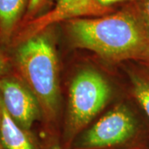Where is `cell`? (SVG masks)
Instances as JSON below:
<instances>
[{"mask_svg":"<svg viewBox=\"0 0 149 149\" xmlns=\"http://www.w3.org/2000/svg\"><path fill=\"white\" fill-rule=\"evenodd\" d=\"M133 95L149 118V79L143 76L133 77Z\"/></svg>","mask_w":149,"mask_h":149,"instance_id":"obj_9","label":"cell"},{"mask_svg":"<svg viewBox=\"0 0 149 149\" xmlns=\"http://www.w3.org/2000/svg\"><path fill=\"white\" fill-rule=\"evenodd\" d=\"M111 88L98 71L83 70L74 76L69 93L67 134L73 138L81 132L105 107Z\"/></svg>","mask_w":149,"mask_h":149,"instance_id":"obj_3","label":"cell"},{"mask_svg":"<svg viewBox=\"0 0 149 149\" xmlns=\"http://www.w3.org/2000/svg\"><path fill=\"white\" fill-rule=\"evenodd\" d=\"M110 11V8L100 5L97 0H57L52 10L23 23L17 33L36 34L60 22L85 17H101Z\"/></svg>","mask_w":149,"mask_h":149,"instance_id":"obj_6","label":"cell"},{"mask_svg":"<svg viewBox=\"0 0 149 149\" xmlns=\"http://www.w3.org/2000/svg\"><path fill=\"white\" fill-rule=\"evenodd\" d=\"M30 0H0V45L5 52L20 28Z\"/></svg>","mask_w":149,"mask_h":149,"instance_id":"obj_7","label":"cell"},{"mask_svg":"<svg viewBox=\"0 0 149 149\" xmlns=\"http://www.w3.org/2000/svg\"><path fill=\"white\" fill-rule=\"evenodd\" d=\"M0 149H4L3 147V145H2V143H1V139H0Z\"/></svg>","mask_w":149,"mask_h":149,"instance_id":"obj_15","label":"cell"},{"mask_svg":"<svg viewBox=\"0 0 149 149\" xmlns=\"http://www.w3.org/2000/svg\"><path fill=\"white\" fill-rule=\"evenodd\" d=\"M47 149H62V148H60V147L57 146V145H52V146L49 147Z\"/></svg>","mask_w":149,"mask_h":149,"instance_id":"obj_14","label":"cell"},{"mask_svg":"<svg viewBox=\"0 0 149 149\" xmlns=\"http://www.w3.org/2000/svg\"><path fill=\"white\" fill-rule=\"evenodd\" d=\"M0 99L13 120L24 130L30 131L42 114L37 98L12 70L0 77Z\"/></svg>","mask_w":149,"mask_h":149,"instance_id":"obj_5","label":"cell"},{"mask_svg":"<svg viewBox=\"0 0 149 149\" xmlns=\"http://www.w3.org/2000/svg\"><path fill=\"white\" fill-rule=\"evenodd\" d=\"M67 29L75 47L108 61L149 63V35L131 6L112 14L70 20Z\"/></svg>","mask_w":149,"mask_h":149,"instance_id":"obj_1","label":"cell"},{"mask_svg":"<svg viewBox=\"0 0 149 149\" xmlns=\"http://www.w3.org/2000/svg\"><path fill=\"white\" fill-rule=\"evenodd\" d=\"M0 139L4 149H35L29 131L20 128L13 120L0 99Z\"/></svg>","mask_w":149,"mask_h":149,"instance_id":"obj_8","label":"cell"},{"mask_svg":"<svg viewBox=\"0 0 149 149\" xmlns=\"http://www.w3.org/2000/svg\"><path fill=\"white\" fill-rule=\"evenodd\" d=\"M149 35V0H139L131 6Z\"/></svg>","mask_w":149,"mask_h":149,"instance_id":"obj_10","label":"cell"},{"mask_svg":"<svg viewBox=\"0 0 149 149\" xmlns=\"http://www.w3.org/2000/svg\"><path fill=\"white\" fill-rule=\"evenodd\" d=\"M139 0H97V2L104 7L109 8V6L117 3H121V2H136Z\"/></svg>","mask_w":149,"mask_h":149,"instance_id":"obj_13","label":"cell"},{"mask_svg":"<svg viewBox=\"0 0 149 149\" xmlns=\"http://www.w3.org/2000/svg\"><path fill=\"white\" fill-rule=\"evenodd\" d=\"M47 1V0H30L26 15L24 17V20L22 22V24L40 16V14H41L40 12L43 8L44 5L46 4Z\"/></svg>","mask_w":149,"mask_h":149,"instance_id":"obj_11","label":"cell"},{"mask_svg":"<svg viewBox=\"0 0 149 149\" xmlns=\"http://www.w3.org/2000/svg\"><path fill=\"white\" fill-rule=\"evenodd\" d=\"M137 123L124 105H118L104 114L76 140V149H104L125 143L136 133Z\"/></svg>","mask_w":149,"mask_h":149,"instance_id":"obj_4","label":"cell"},{"mask_svg":"<svg viewBox=\"0 0 149 149\" xmlns=\"http://www.w3.org/2000/svg\"><path fill=\"white\" fill-rule=\"evenodd\" d=\"M11 71V65L8 57L0 45V77Z\"/></svg>","mask_w":149,"mask_h":149,"instance_id":"obj_12","label":"cell"},{"mask_svg":"<svg viewBox=\"0 0 149 149\" xmlns=\"http://www.w3.org/2000/svg\"><path fill=\"white\" fill-rule=\"evenodd\" d=\"M47 29L32 35L16 33L6 48L11 70L32 91L42 115L52 119L59 105L58 61Z\"/></svg>","mask_w":149,"mask_h":149,"instance_id":"obj_2","label":"cell"}]
</instances>
